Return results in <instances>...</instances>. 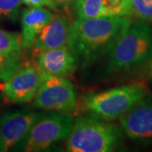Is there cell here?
<instances>
[{
	"label": "cell",
	"instance_id": "6da1fadb",
	"mask_svg": "<svg viewBox=\"0 0 152 152\" xmlns=\"http://www.w3.org/2000/svg\"><path fill=\"white\" fill-rule=\"evenodd\" d=\"M131 23L130 16L77 19L73 22L69 48L77 65L85 68L109 54Z\"/></svg>",
	"mask_w": 152,
	"mask_h": 152
},
{
	"label": "cell",
	"instance_id": "7a4b0ae2",
	"mask_svg": "<svg viewBox=\"0 0 152 152\" xmlns=\"http://www.w3.org/2000/svg\"><path fill=\"white\" fill-rule=\"evenodd\" d=\"M151 58V24L143 20L132 22L109 53L105 75L130 70Z\"/></svg>",
	"mask_w": 152,
	"mask_h": 152
},
{
	"label": "cell",
	"instance_id": "3957f363",
	"mask_svg": "<svg viewBox=\"0 0 152 152\" xmlns=\"http://www.w3.org/2000/svg\"><path fill=\"white\" fill-rule=\"evenodd\" d=\"M123 140L117 125L91 115L80 116L74 122L66 139L69 152H109L114 151Z\"/></svg>",
	"mask_w": 152,
	"mask_h": 152
},
{
	"label": "cell",
	"instance_id": "277c9868",
	"mask_svg": "<svg viewBox=\"0 0 152 152\" xmlns=\"http://www.w3.org/2000/svg\"><path fill=\"white\" fill-rule=\"evenodd\" d=\"M144 83H131L101 92L91 93L83 99V109L88 115L105 121L123 117L136 103L147 96Z\"/></svg>",
	"mask_w": 152,
	"mask_h": 152
},
{
	"label": "cell",
	"instance_id": "5b68a950",
	"mask_svg": "<svg viewBox=\"0 0 152 152\" xmlns=\"http://www.w3.org/2000/svg\"><path fill=\"white\" fill-rule=\"evenodd\" d=\"M74 119L69 114L53 111L41 114L34 123L24 142V151H43L69 135Z\"/></svg>",
	"mask_w": 152,
	"mask_h": 152
},
{
	"label": "cell",
	"instance_id": "8992f818",
	"mask_svg": "<svg viewBox=\"0 0 152 152\" xmlns=\"http://www.w3.org/2000/svg\"><path fill=\"white\" fill-rule=\"evenodd\" d=\"M33 106L46 111L67 113L75 108L77 95L72 82L64 76L43 74Z\"/></svg>",
	"mask_w": 152,
	"mask_h": 152
},
{
	"label": "cell",
	"instance_id": "52a82bcc",
	"mask_svg": "<svg viewBox=\"0 0 152 152\" xmlns=\"http://www.w3.org/2000/svg\"><path fill=\"white\" fill-rule=\"evenodd\" d=\"M40 113L15 111L0 117V152L21 148Z\"/></svg>",
	"mask_w": 152,
	"mask_h": 152
},
{
	"label": "cell",
	"instance_id": "ba28073f",
	"mask_svg": "<svg viewBox=\"0 0 152 152\" xmlns=\"http://www.w3.org/2000/svg\"><path fill=\"white\" fill-rule=\"evenodd\" d=\"M43 73L36 64L19 68L2 86L5 97L15 103H26L32 101L37 92Z\"/></svg>",
	"mask_w": 152,
	"mask_h": 152
},
{
	"label": "cell",
	"instance_id": "9c48e42d",
	"mask_svg": "<svg viewBox=\"0 0 152 152\" xmlns=\"http://www.w3.org/2000/svg\"><path fill=\"white\" fill-rule=\"evenodd\" d=\"M120 126L133 140L152 139V97L145 96L121 117Z\"/></svg>",
	"mask_w": 152,
	"mask_h": 152
},
{
	"label": "cell",
	"instance_id": "30bf717a",
	"mask_svg": "<svg viewBox=\"0 0 152 152\" xmlns=\"http://www.w3.org/2000/svg\"><path fill=\"white\" fill-rule=\"evenodd\" d=\"M36 51V65L43 74L66 76L75 70L76 60L67 47Z\"/></svg>",
	"mask_w": 152,
	"mask_h": 152
},
{
	"label": "cell",
	"instance_id": "8fae6325",
	"mask_svg": "<svg viewBox=\"0 0 152 152\" xmlns=\"http://www.w3.org/2000/svg\"><path fill=\"white\" fill-rule=\"evenodd\" d=\"M72 23L63 13L54 14L52 20L42 28L35 40V50L69 48Z\"/></svg>",
	"mask_w": 152,
	"mask_h": 152
},
{
	"label": "cell",
	"instance_id": "7c38bea8",
	"mask_svg": "<svg viewBox=\"0 0 152 152\" xmlns=\"http://www.w3.org/2000/svg\"><path fill=\"white\" fill-rule=\"evenodd\" d=\"M54 14L43 7H28L21 15V45L30 48L42 28L48 23Z\"/></svg>",
	"mask_w": 152,
	"mask_h": 152
},
{
	"label": "cell",
	"instance_id": "4fadbf2b",
	"mask_svg": "<svg viewBox=\"0 0 152 152\" xmlns=\"http://www.w3.org/2000/svg\"><path fill=\"white\" fill-rule=\"evenodd\" d=\"M21 49V39L17 34L0 29V55L9 59L20 61Z\"/></svg>",
	"mask_w": 152,
	"mask_h": 152
},
{
	"label": "cell",
	"instance_id": "5bb4252c",
	"mask_svg": "<svg viewBox=\"0 0 152 152\" xmlns=\"http://www.w3.org/2000/svg\"><path fill=\"white\" fill-rule=\"evenodd\" d=\"M73 7L78 19L105 16L102 0H75Z\"/></svg>",
	"mask_w": 152,
	"mask_h": 152
},
{
	"label": "cell",
	"instance_id": "9a60e30c",
	"mask_svg": "<svg viewBox=\"0 0 152 152\" xmlns=\"http://www.w3.org/2000/svg\"><path fill=\"white\" fill-rule=\"evenodd\" d=\"M105 16H130L131 0H102Z\"/></svg>",
	"mask_w": 152,
	"mask_h": 152
},
{
	"label": "cell",
	"instance_id": "2e32d148",
	"mask_svg": "<svg viewBox=\"0 0 152 152\" xmlns=\"http://www.w3.org/2000/svg\"><path fill=\"white\" fill-rule=\"evenodd\" d=\"M131 15L152 24V0H131Z\"/></svg>",
	"mask_w": 152,
	"mask_h": 152
},
{
	"label": "cell",
	"instance_id": "e0dca14e",
	"mask_svg": "<svg viewBox=\"0 0 152 152\" xmlns=\"http://www.w3.org/2000/svg\"><path fill=\"white\" fill-rule=\"evenodd\" d=\"M21 4V0H0V22L15 21Z\"/></svg>",
	"mask_w": 152,
	"mask_h": 152
},
{
	"label": "cell",
	"instance_id": "ac0fdd59",
	"mask_svg": "<svg viewBox=\"0 0 152 152\" xmlns=\"http://www.w3.org/2000/svg\"><path fill=\"white\" fill-rule=\"evenodd\" d=\"M20 66V61L9 59L0 55V80L6 81Z\"/></svg>",
	"mask_w": 152,
	"mask_h": 152
},
{
	"label": "cell",
	"instance_id": "d6986e66",
	"mask_svg": "<svg viewBox=\"0 0 152 152\" xmlns=\"http://www.w3.org/2000/svg\"><path fill=\"white\" fill-rule=\"evenodd\" d=\"M22 4L28 7H48L51 10H57L51 0H21Z\"/></svg>",
	"mask_w": 152,
	"mask_h": 152
},
{
	"label": "cell",
	"instance_id": "ffe728a7",
	"mask_svg": "<svg viewBox=\"0 0 152 152\" xmlns=\"http://www.w3.org/2000/svg\"><path fill=\"white\" fill-rule=\"evenodd\" d=\"M51 1L54 4L56 10H58V8H65L73 4V3L75 0H51Z\"/></svg>",
	"mask_w": 152,
	"mask_h": 152
},
{
	"label": "cell",
	"instance_id": "44dd1931",
	"mask_svg": "<svg viewBox=\"0 0 152 152\" xmlns=\"http://www.w3.org/2000/svg\"><path fill=\"white\" fill-rule=\"evenodd\" d=\"M146 75L150 78H152V58L150 60V63L147 66L146 69Z\"/></svg>",
	"mask_w": 152,
	"mask_h": 152
}]
</instances>
